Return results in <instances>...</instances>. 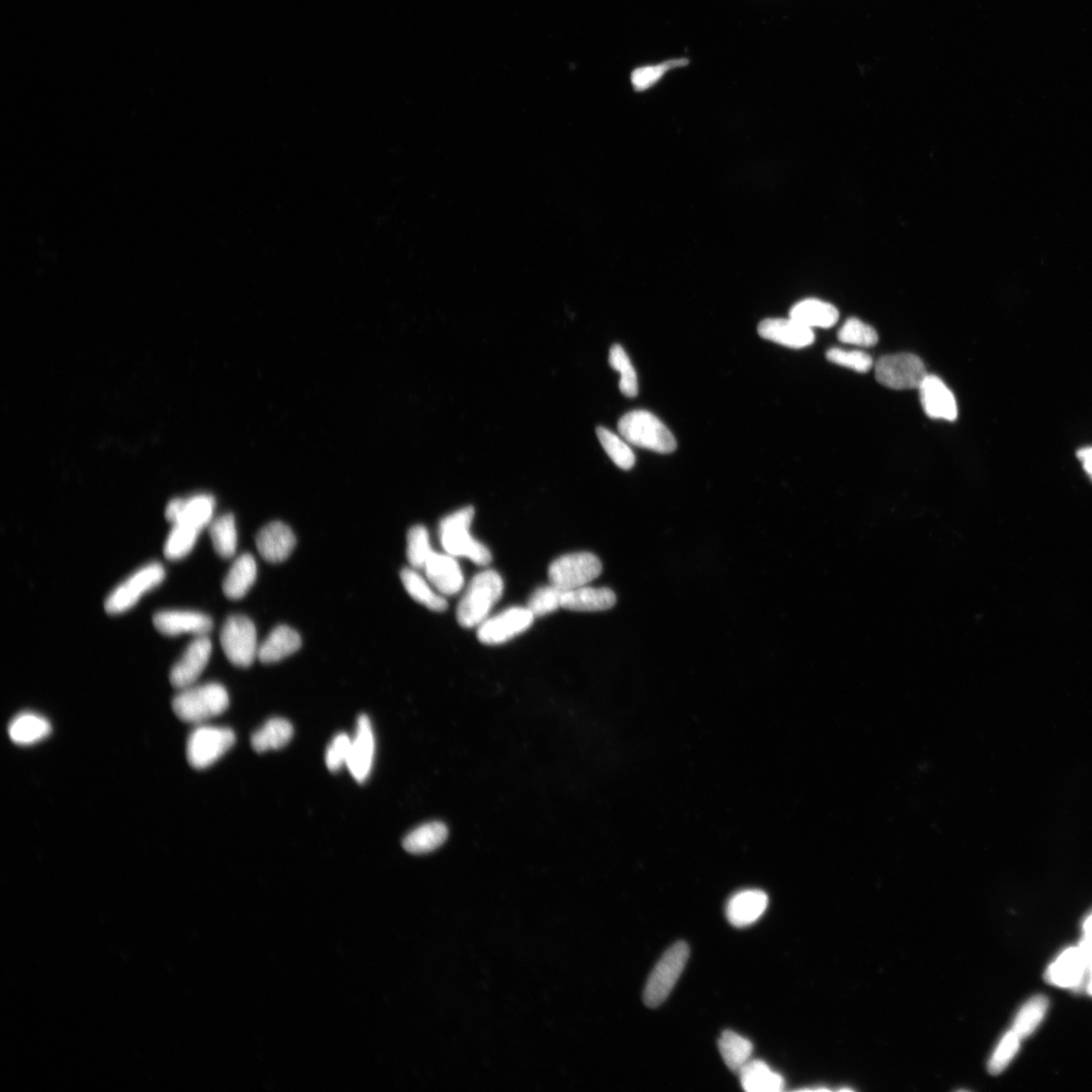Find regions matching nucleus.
<instances>
[{
	"mask_svg": "<svg viewBox=\"0 0 1092 1092\" xmlns=\"http://www.w3.org/2000/svg\"><path fill=\"white\" fill-rule=\"evenodd\" d=\"M474 517L472 506L445 517L439 524L440 542L446 553L453 557L467 558L478 566L487 567L492 562V553L470 533Z\"/></svg>",
	"mask_w": 1092,
	"mask_h": 1092,
	"instance_id": "1",
	"label": "nucleus"
},
{
	"mask_svg": "<svg viewBox=\"0 0 1092 1092\" xmlns=\"http://www.w3.org/2000/svg\"><path fill=\"white\" fill-rule=\"evenodd\" d=\"M504 582L494 570L478 572L459 601L457 618L460 626L474 628L482 625L503 595Z\"/></svg>",
	"mask_w": 1092,
	"mask_h": 1092,
	"instance_id": "2",
	"label": "nucleus"
},
{
	"mask_svg": "<svg viewBox=\"0 0 1092 1092\" xmlns=\"http://www.w3.org/2000/svg\"><path fill=\"white\" fill-rule=\"evenodd\" d=\"M229 703V694L225 687L209 683L182 689L173 701V709L183 721L203 724L227 710Z\"/></svg>",
	"mask_w": 1092,
	"mask_h": 1092,
	"instance_id": "3",
	"label": "nucleus"
},
{
	"mask_svg": "<svg viewBox=\"0 0 1092 1092\" xmlns=\"http://www.w3.org/2000/svg\"><path fill=\"white\" fill-rule=\"evenodd\" d=\"M618 431L629 444L656 451L671 454L677 448V441L671 431L651 412L632 411L618 422Z\"/></svg>",
	"mask_w": 1092,
	"mask_h": 1092,
	"instance_id": "4",
	"label": "nucleus"
},
{
	"mask_svg": "<svg viewBox=\"0 0 1092 1092\" xmlns=\"http://www.w3.org/2000/svg\"><path fill=\"white\" fill-rule=\"evenodd\" d=\"M689 946L677 941L667 950L649 976L644 992V1002L648 1007L661 1005L670 995L689 959Z\"/></svg>",
	"mask_w": 1092,
	"mask_h": 1092,
	"instance_id": "5",
	"label": "nucleus"
},
{
	"mask_svg": "<svg viewBox=\"0 0 1092 1092\" xmlns=\"http://www.w3.org/2000/svg\"><path fill=\"white\" fill-rule=\"evenodd\" d=\"M235 740L236 737L230 729L199 724L187 740V761L194 769L209 768L234 746Z\"/></svg>",
	"mask_w": 1092,
	"mask_h": 1092,
	"instance_id": "6",
	"label": "nucleus"
},
{
	"mask_svg": "<svg viewBox=\"0 0 1092 1092\" xmlns=\"http://www.w3.org/2000/svg\"><path fill=\"white\" fill-rule=\"evenodd\" d=\"M165 570L163 564L152 562L139 569L121 583L110 593L105 602V609L109 614L117 615L133 608L144 594L156 588L165 579Z\"/></svg>",
	"mask_w": 1092,
	"mask_h": 1092,
	"instance_id": "7",
	"label": "nucleus"
},
{
	"mask_svg": "<svg viewBox=\"0 0 1092 1092\" xmlns=\"http://www.w3.org/2000/svg\"><path fill=\"white\" fill-rule=\"evenodd\" d=\"M602 572V563L595 554L575 552L564 554L551 562L549 579L551 585L563 592L587 586Z\"/></svg>",
	"mask_w": 1092,
	"mask_h": 1092,
	"instance_id": "8",
	"label": "nucleus"
},
{
	"mask_svg": "<svg viewBox=\"0 0 1092 1092\" xmlns=\"http://www.w3.org/2000/svg\"><path fill=\"white\" fill-rule=\"evenodd\" d=\"M927 375L924 362L911 353L885 355L875 363L877 380L893 390L919 389Z\"/></svg>",
	"mask_w": 1092,
	"mask_h": 1092,
	"instance_id": "9",
	"label": "nucleus"
},
{
	"mask_svg": "<svg viewBox=\"0 0 1092 1092\" xmlns=\"http://www.w3.org/2000/svg\"><path fill=\"white\" fill-rule=\"evenodd\" d=\"M221 645L226 656L233 665L250 667L258 656L256 625L247 616L229 617L222 628Z\"/></svg>",
	"mask_w": 1092,
	"mask_h": 1092,
	"instance_id": "10",
	"label": "nucleus"
},
{
	"mask_svg": "<svg viewBox=\"0 0 1092 1092\" xmlns=\"http://www.w3.org/2000/svg\"><path fill=\"white\" fill-rule=\"evenodd\" d=\"M535 616L527 607L508 608L478 626V638L487 646L503 645L529 630Z\"/></svg>",
	"mask_w": 1092,
	"mask_h": 1092,
	"instance_id": "11",
	"label": "nucleus"
},
{
	"mask_svg": "<svg viewBox=\"0 0 1092 1092\" xmlns=\"http://www.w3.org/2000/svg\"><path fill=\"white\" fill-rule=\"evenodd\" d=\"M212 651L213 646L208 636H196L172 668L169 677L173 686L182 690L194 685L208 666Z\"/></svg>",
	"mask_w": 1092,
	"mask_h": 1092,
	"instance_id": "12",
	"label": "nucleus"
},
{
	"mask_svg": "<svg viewBox=\"0 0 1092 1092\" xmlns=\"http://www.w3.org/2000/svg\"><path fill=\"white\" fill-rule=\"evenodd\" d=\"M375 755V738L371 719L361 715L357 719L356 730L352 741L347 768L359 783L369 779Z\"/></svg>",
	"mask_w": 1092,
	"mask_h": 1092,
	"instance_id": "13",
	"label": "nucleus"
},
{
	"mask_svg": "<svg viewBox=\"0 0 1092 1092\" xmlns=\"http://www.w3.org/2000/svg\"><path fill=\"white\" fill-rule=\"evenodd\" d=\"M215 506V499L210 495L177 498L168 503L165 518L173 525L186 524L203 530L213 521Z\"/></svg>",
	"mask_w": 1092,
	"mask_h": 1092,
	"instance_id": "14",
	"label": "nucleus"
},
{
	"mask_svg": "<svg viewBox=\"0 0 1092 1092\" xmlns=\"http://www.w3.org/2000/svg\"><path fill=\"white\" fill-rule=\"evenodd\" d=\"M153 625L159 633L167 636L192 634L196 636L208 635L213 628V620L201 612L167 610L158 612Z\"/></svg>",
	"mask_w": 1092,
	"mask_h": 1092,
	"instance_id": "15",
	"label": "nucleus"
},
{
	"mask_svg": "<svg viewBox=\"0 0 1092 1092\" xmlns=\"http://www.w3.org/2000/svg\"><path fill=\"white\" fill-rule=\"evenodd\" d=\"M921 406L933 419L955 421L958 407L955 395L938 376L928 374L919 388Z\"/></svg>",
	"mask_w": 1092,
	"mask_h": 1092,
	"instance_id": "16",
	"label": "nucleus"
},
{
	"mask_svg": "<svg viewBox=\"0 0 1092 1092\" xmlns=\"http://www.w3.org/2000/svg\"><path fill=\"white\" fill-rule=\"evenodd\" d=\"M1046 981L1061 988H1077L1087 979V962L1084 950L1069 948L1047 969Z\"/></svg>",
	"mask_w": 1092,
	"mask_h": 1092,
	"instance_id": "17",
	"label": "nucleus"
},
{
	"mask_svg": "<svg viewBox=\"0 0 1092 1092\" xmlns=\"http://www.w3.org/2000/svg\"><path fill=\"white\" fill-rule=\"evenodd\" d=\"M425 571L433 587L442 595H456L464 587L463 571L453 555L433 551Z\"/></svg>",
	"mask_w": 1092,
	"mask_h": 1092,
	"instance_id": "18",
	"label": "nucleus"
},
{
	"mask_svg": "<svg viewBox=\"0 0 1092 1092\" xmlns=\"http://www.w3.org/2000/svg\"><path fill=\"white\" fill-rule=\"evenodd\" d=\"M761 337L790 348H803L814 342L812 328L791 319H766L758 328Z\"/></svg>",
	"mask_w": 1092,
	"mask_h": 1092,
	"instance_id": "19",
	"label": "nucleus"
},
{
	"mask_svg": "<svg viewBox=\"0 0 1092 1092\" xmlns=\"http://www.w3.org/2000/svg\"><path fill=\"white\" fill-rule=\"evenodd\" d=\"M296 542L294 532L282 522H272L263 527L257 538L261 557L272 563L286 561L293 552Z\"/></svg>",
	"mask_w": 1092,
	"mask_h": 1092,
	"instance_id": "20",
	"label": "nucleus"
},
{
	"mask_svg": "<svg viewBox=\"0 0 1092 1092\" xmlns=\"http://www.w3.org/2000/svg\"><path fill=\"white\" fill-rule=\"evenodd\" d=\"M769 898L761 890H743L728 903L727 917L730 925L745 928L754 924L766 911Z\"/></svg>",
	"mask_w": 1092,
	"mask_h": 1092,
	"instance_id": "21",
	"label": "nucleus"
},
{
	"mask_svg": "<svg viewBox=\"0 0 1092 1092\" xmlns=\"http://www.w3.org/2000/svg\"><path fill=\"white\" fill-rule=\"evenodd\" d=\"M616 604L614 592L608 588L583 586L563 592L562 608L578 612L605 611Z\"/></svg>",
	"mask_w": 1092,
	"mask_h": 1092,
	"instance_id": "22",
	"label": "nucleus"
},
{
	"mask_svg": "<svg viewBox=\"0 0 1092 1092\" xmlns=\"http://www.w3.org/2000/svg\"><path fill=\"white\" fill-rule=\"evenodd\" d=\"M51 723L42 715L23 712L8 724V736L16 745L32 746L50 736Z\"/></svg>",
	"mask_w": 1092,
	"mask_h": 1092,
	"instance_id": "23",
	"label": "nucleus"
},
{
	"mask_svg": "<svg viewBox=\"0 0 1092 1092\" xmlns=\"http://www.w3.org/2000/svg\"><path fill=\"white\" fill-rule=\"evenodd\" d=\"M302 646V639L295 629L280 625L272 630L258 649L263 664L278 663L295 654Z\"/></svg>",
	"mask_w": 1092,
	"mask_h": 1092,
	"instance_id": "24",
	"label": "nucleus"
},
{
	"mask_svg": "<svg viewBox=\"0 0 1092 1092\" xmlns=\"http://www.w3.org/2000/svg\"><path fill=\"white\" fill-rule=\"evenodd\" d=\"M448 827L441 822H430L414 828L403 841L404 849L413 855L435 852L448 837Z\"/></svg>",
	"mask_w": 1092,
	"mask_h": 1092,
	"instance_id": "25",
	"label": "nucleus"
},
{
	"mask_svg": "<svg viewBox=\"0 0 1092 1092\" xmlns=\"http://www.w3.org/2000/svg\"><path fill=\"white\" fill-rule=\"evenodd\" d=\"M791 319L809 328H831L839 321V310L832 304L807 299L790 310Z\"/></svg>",
	"mask_w": 1092,
	"mask_h": 1092,
	"instance_id": "26",
	"label": "nucleus"
},
{
	"mask_svg": "<svg viewBox=\"0 0 1092 1092\" xmlns=\"http://www.w3.org/2000/svg\"><path fill=\"white\" fill-rule=\"evenodd\" d=\"M257 576V562L251 554H243L233 563L223 583L224 594L239 600L247 594Z\"/></svg>",
	"mask_w": 1092,
	"mask_h": 1092,
	"instance_id": "27",
	"label": "nucleus"
},
{
	"mask_svg": "<svg viewBox=\"0 0 1092 1092\" xmlns=\"http://www.w3.org/2000/svg\"><path fill=\"white\" fill-rule=\"evenodd\" d=\"M740 1073L742 1088L749 1092H778L784 1089L783 1077L765 1062L749 1061Z\"/></svg>",
	"mask_w": 1092,
	"mask_h": 1092,
	"instance_id": "28",
	"label": "nucleus"
},
{
	"mask_svg": "<svg viewBox=\"0 0 1092 1092\" xmlns=\"http://www.w3.org/2000/svg\"><path fill=\"white\" fill-rule=\"evenodd\" d=\"M401 580L409 595L420 604L435 612H444L447 609L446 599L437 594L415 569H404L401 572Z\"/></svg>",
	"mask_w": 1092,
	"mask_h": 1092,
	"instance_id": "29",
	"label": "nucleus"
},
{
	"mask_svg": "<svg viewBox=\"0 0 1092 1092\" xmlns=\"http://www.w3.org/2000/svg\"><path fill=\"white\" fill-rule=\"evenodd\" d=\"M294 736V729L284 719H272L253 734L251 745L257 752L279 750L288 745Z\"/></svg>",
	"mask_w": 1092,
	"mask_h": 1092,
	"instance_id": "30",
	"label": "nucleus"
},
{
	"mask_svg": "<svg viewBox=\"0 0 1092 1092\" xmlns=\"http://www.w3.org/2000/svg\"><path fill=\"white\" fill-rule=\"evenodd\" d=\"M719 1047L727 1066L734 1072H740L746 1066L754 1050L751 1041L729 1030L721 1034Z\"/></svg>",
	"mask_w": 1092,
	"mask_h": 1092,
	"instance_id": "31",
	"label": "nucleus"
},
{
	"mask_svg": "<svg viewBox=\"0 0 1092 1092\" xmlns=\"http://www.w3.org/2000/svg\"><path fill=\"white\" fill-rule=\"evenodd\" d=\"M210 536L215 552L223 559H230L236 552L237 530L233 515L226 514L213 520Z\"/></svg>",
	"mask_w": 1092,
	"mask_h": 1092,
	"instance_id": "32",
	"label": "nucleus"
},
{
	"mask_svg": "<svg viewBox=\"0 0 1092 1092\" xmlns=\"http://www.w3.org/2000/svg\"><path fill=\"white\" fill-rule=\"evenodd\" d=\"M1049 1002L1046 996H1034L1025 1003L1019 1012L1013 1025V1031L1020 1039L1028 1038L1044 1019L1048 1010Z\"/></svg>",
	"mask_w": 1092,
	"mask_h": 1092,
	"instance_id": "33",
	"label": "nucleus"
},
{
	"mask_svg": "<svg viewBox=\"0 0 1092 1092\" xmlns=\"http://www.w3.org/2000/svg\"><path fill=\"white\" fill-rule=\"evenodd\" d=\"M202 530L186 524H174L164 544V554L171 561L182 560L190 553Z\"/></svg>",
	"mask_w": 1092,
	"mask_h": 1092,
	"instance_id": "34",
	"label": "nucleus"
},
{
	"mask_svg": "<svg viewBox=\"0 0 1092 1092\" xmlns=\"http://www.w3.org/2000/svg\"><path fill=\"white\" fill-rule=\"evenodd\" d=\"M609 364L612 369L619 372L621 378L619 389L626 397L634 398L638 394V382L635 367L623 346L615 344L609 352Z\"/></svg>",
	"mask_w": 1092,
	"mask_h": 1092,
	"instance_id": "35",
	"label": "nucleus"
},
{
	"mask_svg": "<svg viewBox=\"0 0 1092 1092\" xmlns=\"http://www.w3.org/2000/svg\"><path fill=\"white\" fill-rule=\"evenodd\" d=\"M597 436L606 454L620 468L630 469L635 464V456L626 442L604 427L597 428Z\"/></svg>",
	"mask_w": 1092,
	"mask_h": 1092,
	"instance_id": "36",
	"label": "nucleus"
},
{
	"mask_svg": "<svg viewBox=\"0 0 1092 1092\" xmlns=\"http://www.w3.org/2000/svg\"><path fill=\"white\" fill-rule=\"evenodd\" d=\"M433 553L427 530L425 526L412 527L407 535V558L413 569H425Z\"/></svg>",
	"mask_w": 1092,
	"mask_h": 1092,
	"instance_id": "37",
	"label": "nucleus"
},
{
	"mask_svg": "<svg viewBox=\"0 0 1092 1092\" xmlns=\"http://www.w3.org/2000/svg\"><path fill=\"white\" fill-rule=\"evenodd\" d=\"M837 338L843 343L861 347H871L878 342V334L875 329L856 318L846 320L837 333Z\"/></svg>",
	"mask_w": 1092,
	"mask_h": 1092,
	"instance_id": "38",
	"label": "nucleus"
},
{
	"mask_svg": "<svg viewBox=\"0 0 1092 1092\" xmlns=\"http://www.w3.org/2000/svg\"><path fill=\"white\" fill-rule=\"evenodd\" d=\"M563 591L553 585L536 589L527 604L535 617L544 616L562 607Z\"/></svg>",
	"mask_w": 1092,
	"mask_h": 1092,
	"instance_id": "39",
	"label": "nucleus"
},
{
	"mask_svg": "<svg viewBox=\"0 0 1092 1092\" xmlns=\"http://www.w3.org/2000/svg\"><path fill=\"white\" fill-rule=\"evenodd\" d=\"M688 64L689 61L687 59H676L656 66H646V68H637L632 74L633 86L639 91L647 89L660 80L667 70L682 68V66Z\"/></svg>",
	"mask_w": 1092,
	"mask_h": 1092,
	"instance_id": "40",
	"label": "nucleus"
},
{
	"mask_svg": "<svg viewBox=\"0 0 1092 1092\" xmlns=\"http://www.w3.org/2000/svg\"><path fill=\"white\" fill-rule=\"evenodd\" d=\"M826 359L835 364L846 367L858 373H868L874 363L872 357L860 351H844L841 348H832L826 352Z\"/></svg>",
	"mask_w": 1092,
	"mask_h": 1092,
	"instance_id": "41",
	"label": "nucleus"
},
{
	"mask_svg": "<svg viewBox=\"0 0 1092 1092\" xmlns=\"http://www.w3.org/2000/svg\"><path fill=\"white\" fill-rule=\"evenodd\" d=\"M1021 1039L1013 1031L1007 1033L999 1046H997L991 1059L988 1069L992 1075H1000L1015 1056L1020 1049Z\"/></svg>",
	"mask_w": 1092,
	"mask_h": 1092,
	"instance_id": "42",
	"label": "nucleus"
},
{
	"mask_svg": "<svg viewBox=\"0 0 1092 1092\" xmlns=\"http://www.w3.org/2000/svg\"><path fill=\"white\" fill-rule=\"evenodd\" d=\"M352 738L346 733H339L332 740L326 751V765L331 772L341 771L347 766L350 759Z\"/></svg>",
	"mask_w": 1092,
	"mask_h": 1092,
	"instance_id": "43",
	"label": "nucleus"
},
{
	"mask_svg": "<svg viewBox=\"0 0 1092 1092\" xmlns=\"http://www.w3.org/2000/svg\"><path fill=\"white\" fill-rule=\"evenodd\" d=\"M1079 947L1082 950H1084L1087 958L1088 977L1090 974H1092V938L1085 937L1079 944Z\"/></svg>",
	"mask_w": 1092,
	"mask_h": 1092,
	"instance_id": "44",
	"label": "nucleus"
},
{
	"mask_svg": "<svg viewBox=\"0 0 1092 1092\" xmlns=\"http://www.w3.org/2000/svg\"><path fill=\"white\" fill-rule=\"evenodd\" d=\"M1078 458L1084 463L1087 473L1092 478V447L1084 448L1078 451Z\"/></svg>",
	"mask_w": 1092,
	"mask_h": 1092,
	"instance_id": "45",
	"label": "nucleus"
},
{
	"mask_svg": "<svg viewBox=\"0 0 1092 1092\" xmlns=\"http://www.w3.org/2000/svg\"><path fill=\"white\" fill-rule=\"evenodd\" d=\"M1085 937L1092 938V915H1090L1084 924Z\"/></svg>",
	"mask_w": 1092,
	"mask_h": 1092,
	"instance_id": "46",
	"label": "nucleus"
},
{
	"mask_svg": "<svg viewBox=\"0 0 1092 1092\" xmlns=\"http://www.w3.org/2000/svg\"><path fill=\"white\" fill-rule=\"evenodd\" d=\"M1087 992H1088L1090 995H1092V974H1090V975L1087 977Z\"/></svg>",
	"mask_w": 1092,
	"mask_h": 1092,
	"instance_id": "47",
	"label": "nucleus"
}]
</instances>
